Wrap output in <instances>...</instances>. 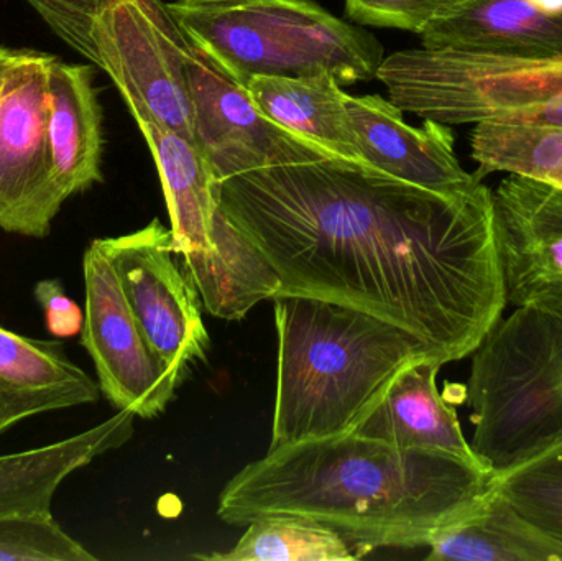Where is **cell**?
Instances as JSON below:
<instances>
[{"instance_id":"cell-2","label":"cell","mask_w":562,"mask_h":561,"mask_svg":"<svg viewBox=\"0 0 562 561\" xmlns=\"http://www.w3.org/2000/svg\"><path fill=\"white\" fill-rule=\"evenodd\" d=\"M494 480L482 463L347 434L269 448L226 484L217 517L229 526L269 514L310 517L363 557L428 547L484 503Z\"/></svg>"},{"instance_id":"cell-19","label":"cell","mask_w":562,"mask_h":561,"mask_svg":"<svg viewBox=\"0 0 562 561\" xmlns=\"http://www.w3.org/2000/svg\"><path fill=\"white\" fill-rule=\"evenodd\" d=\"M91 66L53 58L48 76V132L53 175L63 200L101 183L102 114Z\"/></svg>"},{"instance_id":"cell-1","label":"cell","mask_w":562,"mask_h":561,"mask_svg":"<svg viewBox=\"0 0 562 561\" xmlns=\"http://www.w3.org/2000/svg\"><path fill=\"white\" fill-rule=\"evenodd\" d=\"M217 200L279 273V296L370 313L442 366L472 356L507 306L484 181L439 193L321 158L221 181Z\"/></svg>"},{"instance_id":"cell-24","label":"cell","mask_w":562,"mask_h":561,"mask_svg":"<svg viewBox=\"0 0 562 561\" xmlns=\"http://www.w3.org/2000/svg\"><path fill=\"white\" fill-rule=\"evenodd\" d=\"M494 484L530 523L562 542V441L495 474Z\"/></svg>"},{"instance_id":"cell-20","label":"cell","mask_w":562,"mask_h":561,"mask_svg":"<svg viewBox=\"0 0 562 561\" xmlns=\"http://www.w3.org/2000/svg\"><path fill=\"white\" fill-rule=\"evenodd\" d=\"M244 88L280 127L313 142L330 157L363 165L347 111L349 94L334 76H257Z\"/></svg>"},{"instance_id":"cell-5","label":"cell","mask_w":562,"mask_h":561,"mask_svg":"<svg viewBox=\"0 0 562 561\" xmlns=\"http://www.w3.org/2000/svg\"><path fill=\"white\" fill-rule=\"evenodd\" d=\"M472 448L495 474L562 441V310L518 306L472 352Z\"/></svg>"},{"instance_id":"cell-21","label":"cell","mask_w":562,"mask_h":561,"mask_svg":"<svg viewBox=\"0 0 562 561\" xmlns=\"http://www.w3.org/2000/svg\"><path fill=\"white\" fill-rule=\"evenodd\" d=\"M429 561H562V542L492 487L484 503L428 543Z\"/></svg>"},{"instance_id":"cell-14","label":"cell","mask_w":562,"mask_h":561,"mask_svg":"<svg viewBox=\"0 0 562 561\" xmlns=\"http://www.w3.org/2000/svg\"><path fill=\"white\" fill-rule=\"evenodd\" d=\"M137 125L160 175L175 254L183 256L184 269L201 292L214 266V224L221 211L216 177L191 138L148 119Z\"/></svg>"},{"instance_id":"cell-6","label":"cell","mask_w":562,"mask_h":561,"mask_svg":"<svg viewBox=\"0 0 562 561\" xmlns=\"http://www.w3.org/2000/svg\"><path fill=\"white\" fill-rule=\"evenodd\" d=\"M375 78L403 112L475 125L505 121L560 94L562 61L423 46L383 58Z\"/></svg>"},{"instance_id":"cell-4","label":"cell","mask_w":562,"mask_h":561,"mask_svg":"<svg viewBox=\"0 0 562 561\" xmlns=\"http://www.w3.org/2000/svg\"><path fill=\"white\" fill-rule=\"evenodd\" d=\"M168 12L188 40L246 86L257 76H316L340 86L375 78L383 48L372 33L314 0H171Z\"/></svg>"},{"instance_id":"cell-28","label":"cell","mask_w":562,"mask_h":561,"mask_svg":"<svg viewBox=\"0 0 562 561\" xmlns=\"http://www.w3.org/2000/svg\"><path fill=\"white\" fill-rule=\"evenodd\" d=\"M35 299L43 308L46 329L55 338H75L81 335L85 312L69 299L58 279L40 280Z\"/></svg>"},{"instance_id":"cell-31","label":"cell","mask_w":562,"mask_h":561,"mask_svg":"<svg viewBox=\"0 0 562 561\" xmlns=\"http://www.w3.org/2000/svg\"><path fill=\"white\" fill-rule=\"evenodd\" d=\"M527 2L544 12H562V0H527Z\"/></svg>"},{"instance_id":"cell-15","label":"cell","mask_w":562,"mask_h":561,"mask_svg":"<svg viewBox=\"0 0 562 561\" xmlns=\"http://www.w3.org/2000/svg\"><path fill=\"white\" fill-rule=\"evenodd\" d=\"M101 395L65 345L0 328V434L35 415L95 404Z\"/></svg>"},{"instance_id":"cell-10","label":"cell","mask_w":562,"mask_h":561,"mask_svg":"<svg viewBox=\"0 0 562 561\" xmlns=\"http://www.w3.org/2000/svg\"><path fill=\"white\" fill-rule=\"evenodd\" d=\"M85 325L82 348L91 356L99 389L117 411L155 418L167 411L181 384L145 338L119 282L95 239L82 257Z\"/></svg>"},{"instance_id":"cell-13","label":"cell","mask_w":562,"mask_h":561,"mask_svg":"<svg viewBox=\"0 0 562 561\" xmlns=\"http://www.w3.org/2000/svg\"><path fill=\"white\" fill-rule=\"evenodd\" d=\"M347 111L366 167L439 193H459L481 183L459 161L449 125L425 121L412 127L402 109L380 96L349 94Z\"/></svg>"},{"instance_id":"cell-17","label":"cell","mask_w":562,"mask_h":561,"mask_svg":"<svg viewBox=\"0 0 562 561\" xmlns=\"http://www.w3.org/2000/svg\"><path fill=\"white\" fill-rule=\"evenodd\" d=\"M441 368V362L428 358L403 369L352 434L482 463L462 434L458 412L436 384Z\"/></svg>"},{"instance_id":"cell-29","label":"cell","mask_w":562,"mask_h":561,"mask_svg":"<svg viewBox=\"0 0 562 561\" xmlns=\"http://www.w3.org/2000/svg\"><path fill=\"white\" fill-rule=\"evenodd\" d=\"M505 124L533 125V127H562V91L543 104L505 119Z\"/></svg>"},{"instance_id":"cell-18","label":"cell","mask_w":562,"mask_h":561,"mask_svg":"<svg viewBox=\"0 0 562 561\" xmlns=\"http://www.w3.org/2000/svg\"><path fill=\"white\" fill-rule=\"evenodd\" d=\"M137 415L119 411L91 430L35 450L0 457V517L53 516V497L66 478L134 437Z\"/></svg>"},{"instance_id":"cell-7","label":"cell","mask_w":562,"mask_h":561,"mask_svg":"<svg viewBox=\"0 0 562 561\" xmlns=\"http://www.w3.org/2000/svg\"><path fill=\"white\" fill-rule=\"evenodd\" d=\"M94 65L111 76L135 121L193 138L190 40L161 0H104L92 23Z\"/></svg>"},{"instance_id":"cell-9","label":"cell","mask_w":562,"mask_h":561,"mask_svg":"<svg viewBox=\"0 0 562 561\" xmlns=\"http://www.w3.org/2000/svg\"><path fill=\"white\" fill-rule=\"evenodd\" d=\"M52 61L20 49L0 99V229L20 236H48L65 203L46 132Z\"/></svg>"},{"instance_id":"cell-12","label":"cell","mask_w":562,"mask_h":561,"mask_svg":"<svg viewBox=\"0 0 562 561\" xmlns=\"http://www.w3.org/2000/svg\"><path fill=\"white\" fill-rule=\"evenodd\" d=\"M492 220L507 303L562 310V188L510 173Z\"/></svg>"},{"instance_id":"cell-16","label":"cell","mask_w":562,"mask_h":561,"mask_svg":"<svg viewBox=\"0 0 562 561\" xmlns=\"http://www.w3.org/2000/svg\"><path fill=\"white\" fill-rule=\"evenodd\" d=\"M425 48L562 61V12L527 0H469L419 33Z\"/></svg>"},{"instance_id":"cell-26","label":"cell","mask_w":562,"mask_h":561,"mask_svg":"<svg viewBox=\"0 0 562 561\" xmlns=\"http://www.w3.org/2000/svg\"><path fill=\"white\" fill-rule=\"evenodd\" d=\"M469 0H346V13L359 25L422 33Z\"/></svg>"},{"instance_id":"cell-27","label":"cell","mask_w":562,"mask_h":561,"mask_svg":"<svg viewBox=\"0 0 562 561\" xmlns=\"http://www.w3.org/2000/svg\"><path fill=\"white\" fill-rule=\"evenodd\" d=\"M49 29L76 52L94 61L92 23L104 0H26Z\"/></svg>"},{"instance_id":"cell-22","label":"cell","mask_w":562,"mask_h":561,"mask_svg":"<svg viewBox=\"0 0 562 561\" xmlns=\"http://www.w3.org/2000/svg\"><path fill=\"white\" fill-rule=\"evenodd\" d=\"M207 561H350L357 550L337 530L293 514H269L247 524L233 550L193 556Z\"/></svg>"},{"instance_id":"cell-11","label":"cell","mask_w":562,"mask_h":561,"mask_svg":"<svg viewBox=\"0 0 562 561\" xmlns=\"http://www.w3.org/2000/svg\"><path fill=\"white\" fill-rule=\"evenodd\" d=\"M188 71L194 144L210 164L217 183L277 165L334 158L267 117L247 89L227 78L193 43Z\"/></svg>"},{"instance_id":"cell-30","label":"cell","mask_w":562,"mask_h":561,"mask_svg":"<svg viewBox=\"0 0 562 561\" xmlns=\"http://www.w3.org/2000/svg\"><path fill=\"white\" fill-rule=\"evenodd\" d=\"M20 49L3 48L0 46V99H2L3 88H5L7 78H9L10 69L19 56Z\"/></svg>"},{"instance_id":"cell-25","label":"cell","mask_w":562,"mask_h":561,"mask_svg":"<svg viewBox=\"0 0 562 561\" xmlns=\"http://www.w3.org/2000/svg\"><path fill=\"white\" fill-rule=\"evenodd\" d=\"M53 516L0 517V561H94Z\"/></svg>"},{"instance_id":"cell-3","label":"cell","mask_w":562,"mask_h":561,"mask_svg":"<svg viewBox=\"0 0 562 561\" xmlns=\"http://www.w3.org/2000/svg\"><path fill=\"white\" fill-rule=\"evenodd\" d=\"M273 310L279 369L270 448L352 434L403 369L436 359L405 329L350 306L281 295Z\"/></svg>"},{"instance_id":"cell-23","label":"cell","mask_w":562,"mask_h":561,"mask_svg":"<svg viewBox=\"0 0 562 561\" xmlns=\"http://www.w3.org/2000/svg\"><path fill=\"white\" fill-rule=\"evenodd\" d=\"M475 177L507 171L562 188V127L481 122L471 135Z\"/></svg>"},{"instance_id":"cell-8","label":"cell","mask_w":562,"mask_h":561,"mask_svg":"<svg viewBox=\"0 0 562 561\" xmlns=\"http://www.w3.org/2000/svg\"><path fill=\"white\" fill-rule=\"evenodd\" d=\"M95 243L111 260L145 338L183 382L206 359L210 335L200 292L175 262L171 229L154 220L135 233Z\"/></svg>"}]
</instances>
